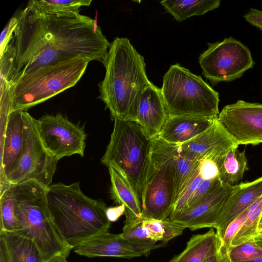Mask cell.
I'll list each match as a JSON object with an SVG mask.
<instances>
[{
    "label": "cell",
    "mask_w": 262,
    "mask_h": 262,
    "mask_svg": "<svg viewBox=\"0 0 262 262\" xmlns=\"http://www.w3.org/2000/svg\"><path fill=\"white\" fill-rule=\"evenodd\" d=\"M21 111L9 113L4 130L1 131V187L16 168L24 146V121Z\"/></svg>",
    "instance_id": "cell-16"
},
{
    "label": "cell",
    "mask_w": 262,
    "mask_h": 262,
    "mask_svg": "<svg viewBox=\"0 0 262 262\" xmlns=\"http://www.w3.org/2000/svg\"><path fill=\"white\" fill-rule=\"evenodd\" d=\"M37 125L45 147L55 159L76 154L83 156L86 134L82 127L60 114L43 115Z\"/></svg>",
    "instance_id": "cell-12"
},
{
    "label": "cell",
    "mask_w": 262,
    "mask_h": 262,
    "mask_svg": "<svg viewBox=\"0 0 262 262\" xmlns=\"http://www.w3.org/2000/svg\"><path fill=\"white\" fill-rule=\"evenodd\" d=\"M92 0H32L28 3L49 15L63 12H79L83 6L90 5Z\"/></svg>",
    "instance_id": "cell-29"
},
{
    "label": "cell",
    "mask_w": 262,
    "mask_h": 262,
    "mask_svg": "<svg viewBox=\"0 0 262 262\" xmlns=\"http://www.w3.org/2000/svg\"><path fill=\"white\" fill-rule=\"evenodd\" d=\"M166 12L178 22L193 16L204 15L217 8L220 0H164L160 2Z\"/></svg>",
    "instance_id": "cell-24"
},
{
    "label": "cell",
    "mask_w": 262,
    "mask_h": 262,
    "mask_svg": "<svg viewBox=\"0 0 262 262\" xmlns=\"http://www.w3.org/2000/svg\"><path fill=\"white\" fill-rule=\"evenodd\" d=\"M101 163L113 166L128 180L141 204L148 169L151 140L135 121L116 118Z\"/></svg>",
    "instance_id": "cell-7"
},
{
    "label": "cell",
    "mask_w": 262,
    "mask_h": 262,
    "mask_svg": "<svg viewBox=\"0 0 262 262\" xmlns=\"http://www.w3.org/2000/svg\"><path fill=\"white\" fill-rule=\"evenodd\" d=\"M216 119L192 116L169 117L157 138L170 144H183L204 132Z\"/></svg>",
    "instance_id": "cell-20"
},
{
    "label": "cell",
    "mask_w": 262,
    "mask_h": 262,
    "mask_svg": "<svg viewBox=\"0 0 262 262\" xmlns=\"http://www.w3.org/2000/svg\"><path fill=\"white\" fill-rule=\"evenodd\" d=\"M24 121V146L21 157L7 184H16L34 180L49 187L56 171L58 160L45 147L39 137L37 120L26 111L22 112Z\"/></svg>",
    "instance_id": "cell-10"
},
{
    "label": "cell",
    "mask_w": 262,
    "mask_h": 262,
    "mask_svg": "<svg viewBox=\"0 0 262 262\" xmlns=\"http://www.w3.org/2000/svg\"><path fill=\"white\" fill-rule=\"evenodd\" d=\"M90 60L80 55L34 70L12 84L13 111H26L73 86L81 78Z\"/></svg>",
    "instance_id": "cell-5"
},
{
    "label": "cell",
    "mask_w": 262,
    "mask_h": 262,
    "mask_svg": "<svg viewBox=\"0 0 262 262\" xmlns=\"http://www.w3.org/2000/svg\"><path fill=\"white\" fill-rule=\"evenodd\" d=\"M255 244L262 249V240L254 241Z\"/></svg>",
    "instance_id": "cell-42"
},
{
    "label": "cell",
    "mask_w": 262,
    "mask_h": 262,
    "mask_svg": "<svg viewBox=\"0 0 262 262\" xmlns=\"http://www.w3.org/2000/svg\"><path fill=\"white\" fill-rule=\"evenodd\" d=\"M261 212L262 196L249 207L246 220L232 240L230 247L254 241L257 236L258 224Z\"/></svg>",
    "instance_id": "cell-28"
},
{
    "label": "cell",
    "mask_w": 262,
    "mask_h": 262,
    "mask_svg": "<svg viewBox=\"0 0 262 262\" xmlns=\"http://www.w3.org/2000/svg\"><path fill=\"white\" fill-rule=\"evenodd\" d=\"M9 262H45L42 255L31 239L11 232H0Z\"/></svg>",
    "instance_id": "cell-23"
},
{
    "label": "cell",
    "mask_w": 262,
    "mask_h": 262,
    "mask_svg": "<svg viewBox=\"0 0 262 262\" xmlns=\"http://www.w3.org/2000/svg\"><path fill=\"white\" fill-rule=\"evenodd\" d=\"M0 262H9L4 241L0 238Z\"/></svg>",
    "instance_id": "cell-38"
},
{
    "label": "cell",
    "mask_w": 262,
    "mask_h": 262,
    "mask_svg": "<svg viewBox=\"0 0 262 262\" xmlns=\"http://www.w3.org/2000/svg\"><path fill=\"white\" fill-rule=\"evenodd\" d=\"M104 79L98 84V97L116 118L135 122L139 101L151 82L146 72L144 58L125 37H116L102 62Z\"/></svg>",
    "instance_id": "cell-1"
},
{
    "label": "cell",
    "mask_w": 262,
    "mask_h": 262,
    "mask_svg": "<svg viewBox=\"0 0 262 262\" xmlns=\"http://www.w3.org/2000/svg\"><path fill=\"white\" fill-rule=\"evenodd\" d=\"M19 13L12 17L4 28L1 35V55L3 53L9 41L13 39L14 30L18 19Z\"/></svg>",
    "instance_id": "cell-34"
},
{
    "label": "cell",
    "mask_w": 262,
    "mask_h": 262,
    "mask_svg": "<svg viewBox=\"0 0 262 262\" xmlns=\"http://www.w3.org/2000/svg\"><path fill=\"white\" fill-rule=\"evenodd\" d=\"M161 90L169 117L218 118L219 93L179 63L171 65L164 74Z\"/></svg>",
    "instance_id": "cell-6"
},
{
    "label": "cell",
    "mask_w": 262,
    "mask_h": 262,
    "mask_svg": "<svg viewBox=\"0 0 262 262\" xmlns=\"http://www.w3.org/2000/svg\"><path fill=\"white\" fill-rule=\"evenodd\" d=\"M14 185L18 222L14 233L32 240L45 262L57 255L67 257L72 249L63 242L54 226L48 205L49 187L34 180Z\"/></svg>",
    "instance_id": "cell-3"
},
{
    "label": "cell",
    "mask_w": 262,
    "mask_h": 262,
    "mask_svg": "<svg viewBox=\"0 0 262 262\" xmlns=\"http://www.w3.org/2000/svg\"><path fill=\"white\" fill-rule=\"evenodd\" d=\"M125 211V208L123 205L118 206L107 207L106 209V215L108 220L112 222H116L123 214Z\"/></svg>",
    "instance_id": "cell-37"
},
{
    "label": "cell",
    "mask_w": 262,
    "mask_h": 262,
    "mask_svg": "<svg viewBox=\"0 0 262 262\" xmlns=\"http://www.w3.org/2000/svg\"><path fill=\"white\" fill-rule=\"evenodd\" d=\"M221 241L214 229L192 236L184 250L169 262H202L219 251Z\"/></svg>",
    "instance_id": "cell-22"
},
{
    "label": "cell",
    "mask_w": 262,
    "mask_h": 262,
    "mask_svg": "<svg viewBox=\"0 0 262 262\" xmlns=\"http://www.w3.org/2000/svg\"><path fill=\"white\" fill-rule=\"evenodd\" d=\"M168 117L161 89L151 82L140 96L135 122L151 140L158 137Z\"/></svg>",
    "instance_id": "cell-17"
},
{
    "label": "cell",
    "mask_w": 262,
    "mask_h": 262,
    "mask_svg": "<svg viewBox=\"0 0 262 262\" xmlns=\"http://www.w3.org/2000/svg\"><path fill=\"white\" fill-rule=\"evenodd\" d=\"M160 243L141 244L132 242L124 238L121 233L112 234L108 232L97 235L75 248L78 255L88 257L110 256L132 258L146 255L154 249L165 246Z\"/></svg>",
    "instance_id": "cell-14"
},
{
    "label": "cell",
    "mask_w": 262,
    "mask_h": 262,
    "mask_svg": "<svg viewBox=\"0 0 262 262\" xmlns=\"http://www.w3.org/2000/svg\"><path fill=\"white\" fill-rule=\"evenodd\" d=\"M217 119L238 145L262 143V104L238 100L225 106Z\"/></svg>",
    "instance_id": "cell-13"
},
{
    "label": "cell",
    "mask_w": 262,
    "mask_h": 262,
    "mask_svg": "<svg viewBox=\"0 0 262 262\" xmlns=\"http://www.w3.org/2000/svg\"><path fill=\"white\" fill-rule=\"evenodd\" d=\"M199 63L202 74L212 85L238 79L255 64L249 48L232 37L208 43Z\"/></svg>",
    "instance_id": "cell-9"
},
{
    "label": "cell",
    "mask_w": 262,
    "mask_h": 262,
    "mask_svg": "<svg viewBox=\"0 0 262 262\" xmlns=\"http://www.w3.org/2000/svg\"><path fill=\"white\" fill-rule=\"evenodd\" d=\"M47 262H68L67 257L62 255H57L51 258Z\"/></svg>",
    "instance_id": "cell-40"
},
{
    "label": "cell",
    "mask_w": 262,
    "mask_h": 262,
    "mask_svg": "<svg viewBox=\"0 0 262 262\" xmlns=\"http://www.w3.org/2000/svg\"><path fill=\"white\" fill-rule=\"evenodd\" d=\"M48 208L59 235L72 249L99 234L108 232L111 222L106 204L86 196L79 183L49 186Z\"/></svg>",
    "instance_id": "cell-2"
},
{
    "label": "cell",
    "mask_w": 262,
    "mask_h": 262,
    "mask_svg": "<svg viewBox=\"0 0 262 262\" xmlns=\"http://www.w3.org/2000/svg\"><path fill=\"white\" fill-rule=\"evenodd\" d=\"M202 262H231L229 256V249L221 245L217 253L208 257Z\"/></svg>",
    "instance_id": "cell-36"
},
{
    "label": "cell",
    "mask_w": 262,
    "mask_h": 262,
    "mask_svg": "<svg viewBox=\"0 0 262 262\" xmlns=\"http://www.w3.org/2000/svg\"><path fill=\"white\" fill-rule=\"evenodd\" d=\"M121 235L125 239L137 244L156 243L150 239L147 228L143 225L142 217L126 219Z\"/></svg>",
    "instance_id": "cell-30"
},
{
    "label": "cell",
    "mask_w": 262,
    "mask_h": 262,
    "mask_svg": "<svg viewBox=\"0 0 262 262\" xmlns=\"http://www.w3.org/2000/svg\"><path fill=\"white\" fill-rule=\"evenodd\" d=\"M48 19L47 45L67 60L81 55L102 63L111 43L95 19L74 12L49 14Z\"/></svg>",
    "instance_id": "cell-4"
},
{
    "label": "cell",
    "mask_w": 262,
    "mask_h": 262,
    "mask_svg": "<svg viewBox=\"0 0 262 262\" xmlns=\"http://www.w3.org/2000/svg\"><path fill=\"white\" fill-rule=\"evenodd\" d=\"M245 150L239 151L238 146L228 150L222 157L219 165L220 179L223 184L236 185L248 170Z\"/></svg>",
    "instance_id": "cell-25"
},
{
    "label": "cell",
    "mask_w": 262,
    "mask_h": 262,
    "mask_svg": "<svg viewBox=\"0 0 262 262\" xmlns=\"http://www.w3.org/2000/svg\"><path fill=\"white\" fill-rule=\"evenodd\" d=\"M15 205L14 185L9 184L1 187L0 232H15L17 230L18 222L15 215Z\"/></svg>",
    "instance_id": "cell-26"
},
{
    "label": "cell",
    "mask_w": 262,
    "mask_h": 262,
    "mask_svg": "<svg viewBox=\"0 0 262 262\" xmlns=\"http://www.w3.org/2000/svg\"><path fill=\"white\" fill-rule=\"evenodd\" d=\"M242 262H262V257L253 259V260H251L242 261Z\"/></svg>",
    "instance_id": "cell-41"
},
{
    "label": "cell",
    "mask_w": 262,
    "mask_h": 262,
    "mask_svg": "<svg viewBox=\"0 0 262 262\" xmlns=\"http://www.w3.org/2000/svg\"><path fill=\"white\" fill-rule=\"evenodd\" d=\"M179 144L151 139L149 163L141 200L142 217L169 218L175 201L176 159Z\"/></svg>",
    "instance_id": "cell-8"
},
{
    "label": "cell",
    "mask_w": 262,
    "mask_h": 262,
    "mask_svg": "<svg viewBox=\"0 0 262 262\" xmlns=\"http://www.w3.org/2000/svg\"><path fill=\"white\" fill-rule=\"evenodd\" d=\"M15 50L11 43L1 55V84H12L14 82L15 73Z\"/></svg>",
    "instance_id": "cell-32"
},
{
    "label": "cell",
    "mask_w": 262,
    "mask_h": 262,
    "mask_svg": "<svg viewBox=\"0 0 262 262\" xmlns=\"http://www.w3.org/2000/svg\"><path fill=\"white\" fill-rule=\"evenodd\" d=\"M142 218L150 239L155 243L161 242L166 244L169 240L181 235L186 228L184 226L169 218L163 220Z\"/></svg>",
    "instance_id": "cell-27"
},
{
    "label": "cell",
    "mask_w": 262,
    "mask_h": 262,
    "mask_svg": "<svg viewBox=\"0 0 262 262\" xmlns=\"http://www.w3.org/2000/svg\"><path fill=\"white\" fill-rule=\"evenodd\" d=\"M179 145L198 159L224 154L230 148L238 146L217 119L204 132Z\"/></svg>",
    "instance_id": "cell-19"
},
{
    "label": "cell",
    "mask_w": 262,
    "mask_h": 262,
    "mask_svg": "<svg viewBox=\"0 0 262 262\" xmlns=\"http://www.w3.org/2000/svg\"><path fill=\"white\" fill-rule=\"evenodd\" d=\"M249 208L242 212L228 225L221 242V245L229 250L232 240L246 220Z\"/></svg>",
    "instance_id": "cell-33"
},
{
    "label": "cell",
    "mask_w": 262,
    "mask_h": 262,
    "mask_svg": "<svg viewBox=\"0 0 262 262\" xmlns=\"http://www.w3.org/2000/svg\"><path fill=\"white\" fill-rule=\"evenodd\" d=\"M243 17L251 25L262 31V11L251 8Z\"/></svg>",
    "instance_id": "cell-35"
},
{
    "label": "cell",
    "mask_w": 262,
    "mask_h": 262,
    "mask_svg": "<svg viewBox=\"0 0 262 262\" xmlns=\"http://www.w3.org/2000/svg\"><path fill=\"white\" fill-rule=\"evenodd\" d=\"M18 13L11 42L15 53L14 81L22 69L31 63L47 45L45 35L48 20L47 14L29 3Z\"/></svg>",
    "instance_id": "cell-11"
},
{
    "label": "cell",
    "mask_w": 262,
    "mask_h": 262,
    "mask_svg": "<svg viewBox=\"0 0 262 262\" xmlns=\"http://www.w3.org/2000/svg\"><path fill=\"white\" fill-rule=\"evenodd\" d=\"M229 256L231 262L248 261L261 258L262 249L254 241H249L230 247L229 250Z\"/></svg>",
    "instance_id": "cell-31"
},
{
    "label": "cell",
    "mask_w": 262,
    "mask_h": 262,
    "mask_svg": "<svg viewBox=\"0 0 262 262\" xmlns=\"http://www.w3.org/2000/svg\"><path fill=\"white\" fill-rule=\"evenodd\" d=\"M235 186L223 184L212 190L187 210L169 219L191 230L214 228L225 203Z\"/></svg>",
    "instance_id": "cell-15"
},
{
    "label": "cell",
    "mask_w": 262,
    "mask_h": 262,
    "mask_svg": "<svg viewBox=\"0 0 262 262\" xmlns=\"http://www.w3.org/2000/svg\"><path fill=\"white\" fill-rule=\"evenodd\" d=\"M111 181V195L117 204L125 208L126 219L142 217L141 203L127 178L117 168L107 167Z\"/></svg>",
    "instance_id": "cell-21"
},
{
    "label": "cell",
    "mask_w": 262,
    "mask_h": 262,
    "mask_svg": "<svg viewBox=\"0 0 262 262\" xmlns=\"http://www.w3.org/2000/svg\"><path fill=\"white\" fill-rule=\"evenodd\" d=\"M262 196V177L236 185L228 198L215 226L221 242L228 225Z\"/></svg>",
    "instance_id": "cell-18"
},
{
    "label": "cell",
    "mask_w": 262,
    "mask_h": 262,
    "mask_svg": "<svg viewBox=\"0 0 262 262\" xmlns=\"http://www.w3.org/2000/svg\"><path fill=\"white\" fill-rule=\"evenodd\" d=\"M262 240V212L260 214L257 231V236L254 239V241Z\"/></svg>",
    "instance_id": "cell-39"
}]
</instances>
